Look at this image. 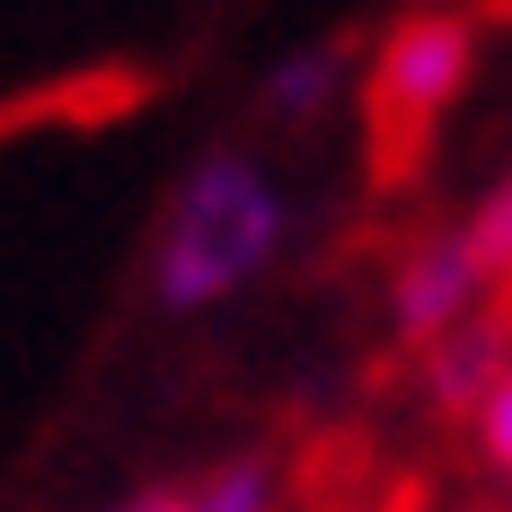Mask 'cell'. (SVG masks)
I'll return each mask as SVG.
<instances>
[{"label":"cell","instance_id":"obj_5","mask_svg":"<svg viewBox=\"0 0 512 512\" xmlns=\"http://www.w3.org/2000/svg\"><path fill=\"white\" fill-rule=\"evenodd\" d=\"M115 512H274V468L265 460H230V468H212L204 486H151V495H133V504H115Z\"/></svg>","mask_w":512,"mask_h":512},{"label":"cell","instance_id":"obj_4","mask_svg":"<svg viewBox=\"0 0 512 512\" xmlns=\"http://www.w3.org/2000/svg\"><path fill=\"white\" fill-rule=\"evenodd\" d=\"M504 362H512V327H495V318H460L451 336L424 345V389H433V407H442V415H477V398L495 389Z\"/></svg>","mask_w":512,"mask_h":512},{"label":"cell","instance_id":"obj_7","mask_svg":"<svg viewBox=\"0 0 512 512\" xmlns=\"http://www.w3.org/2000/svg\"><path fill=\"white\" fill-rule=\"evenodd\" d=\"M468 256H477V274H486V292H512V168L477 195V212L460 221Z\"/></svg>","mask_w":512,"mask_h":512},{"label":"cell","instance_id":"obj_1","mask_svg":"<svg viewBox=\"0 0 512 512\" xmlns=\"http://www.w3.org/2000/svg\"><path fill=\"white\" fill-rule=\"evenodd\" d=\"M283 221H292V204H283V186L256 159H239V151L195 159V177L177 186V204L159 221L151 301L159 309H221L230 292H248L274 265Z\"/></svg>","mask_w":512,"mask_h":512},{"label":"cell","instance_id":"obj_2","mask_svg":"<svg viewBox=\"0 0 512 512\" xmlns=\"http://www.w3.org/2000/svg\"><path fill=\"white\" fill-rule=\"evenodd\" d=\"M477 71V18L468 9H407L380 53H371V151H380V177H398V159L424 151V133L451 115V98Z\"/></svg>","mask_w":512,"mask_h":512},{"label":"cell","instance_id":"obj_3","mask_svg":"<svg viewBox=\"0 0 512 512\" xmlns=\"http://www.w3.org/2000/svg\"><path fill=\"white\" fill-rule=\"evenodd\" d=\"M477 301H486V274H477V256H468L460 230L415 239V248L398 256V274H389V318H398L407 345L451 336L460 318H477Z\"/></svg>","mask_w":512,"mask_h":512},{"label":"cell","instance_id":"obj_6","mask_svg":"<svg viewBox=\"0 0 512 512\" xmlns=\"http://www.w3.org/2000/svg\"><path fill=\"white\" fill-rule=\"evenodd\" d=\"M345 71H354L345 45H301V53H283V62L265 71V106H274L283 124H309L327 98H345Z\"/></svg>","mask_w":512,"mask_h":512},{"label":"cell","instance_id":"obj_8","mask_svg":"<svg viewBox=\"0 0 512 512\" xmlns=\"http://www.w3.org/2000/svg\"><path fill=\"white\" fill-rule=\"evenodd\" d=\"M468 424H477V460L495 468V477H512V362L495 371V389L477 398V415H468Z\"/></svg>","mask_w":512,"mask_h":512}]
</instances>
